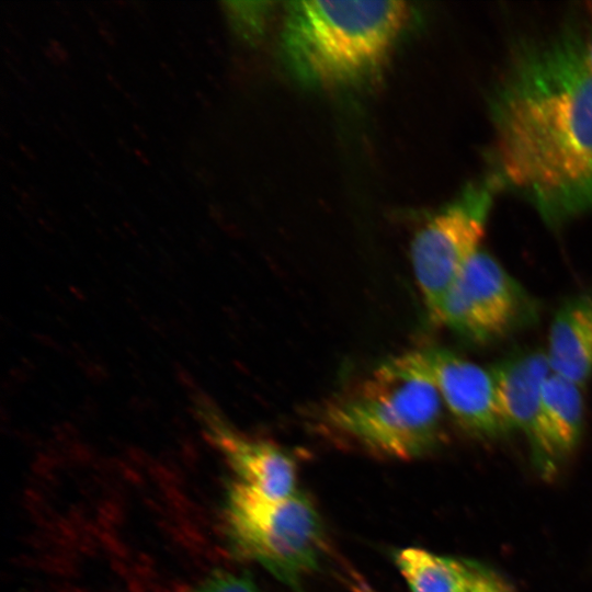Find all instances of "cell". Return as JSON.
<instances>
[{"mask_svg": "<svg viewBox=\"0 0 592 592\" xmlns=\"http://www.w3.org/2000/svg\"><path fill=\"white\" fill-rule=\"evenodd\" d=\"M491 369L511 428L522 431L537 453L554 458L542 412V385L550 373L545 353H515Z\"/></svg>", "mask_w": 592, "mask_h": 592, "instance_id": "obj_9", "label": "cell"}, {"mask_svg": "<svg viewBox=\"0 0 592 592\" xmlns=\"http://www.w3.org/2000/svg\"><path fill=\"white\" fill-rule=\"evenodd\" d=\"M207 437L220 451L242 482L272 499L295 493L296 468L292 457L271 442L235 430L209 403H197Z\"/></svg>", "mask_w": 592, "mask_h": 592, "instance_id": "obj_8", "label": "cell"}, {"mask_svg": "<svg viewBox=\"0 0 592 592\" xmlns=\"http://www.w3.org/2000/svg\"><path fill=\"white\" fill-rule=\"evenodd\" d=\"M134 153L135 156L137 157V159L144 164V166H149L150 164V160L149 158L147 157V155L140 150V149H135L134 150Z\"/></svg>", "mask_w": 592, "mask_h": 592, "instance_id": "obj_18", "label": "cell"}, {"mask_svg": "<svg viewBox=\"0 0 592 592\" xmlns=\"http://www.w3.org/2000/svg\"><path fill=\"white\" fill-rule=\"evenodd\" d=\"M590 10L592 11V2L590 3Z\"/></svg>", "mask_w": 592, "mask_h": 592, "instance_id": "obj_23", "label": "cell"}, {"mask_svg": "<svg viewBox=\"0 0 592 592\" xmlns=\"http://www.w3.org/2000/svg\"><path fill=\"white\" fill-rule=\"evenodd\" d=\"M271 2H228L227 11L236 31L248 41L259 37L266 24Z\"/></svg>", "mask_w": 592, "mask_h": 592, "instance_id": "obj_13", "label": "cell"}, {"mask_svg": "<svg viewBox=\"0 0 592 592\" xmlns=\"http://www.w3.org/2000/svg\"><path fill=\"white\" fill-rule=\"evenodd\" d=\"M133 128L139 137H141L143 139H147V135L141 127H139L137 124H133Z\"/></svg>", "mask_w": 592, "mask_h": 592, "instance_id": "obj_21", "label": "cell"}, {"mask_svg": "<svg viewBox=\"0 0 592 592\" xmlns=\"http://www.w3.org/2000/svg\"><path fill=\"white\" fill-rule=\"evenodd\" d=\"M501 187L493 173L469 183L415 234L411 263L433 321L448 289L480 250L494 197Z\"/></svg>", "mask_w": 592, "mask_h": 592, "instance_id": "obj_5", "label": "cell"}, {"mask_svg": "<svg viewBox=\"0 0 592 592\" xmlns=\"http://www.w3.org/2000/svg\"><path fill=\"white\" fill-rule=\"evenodd\" d=\"M544 353L551 373L585 386L592 376V292L572 296L557 309Z\"/></svg>", "mask_w": 592, "mask_h": 592, "instance_id": "obj_10", "label": "cell"}, {"mask_svg": "<svg viewBox=\"0 0 592 592\" xmlns=\"http://www.w3.org/2000/svg\"><path fill=\"white\" fill-rule=\"evenodd\" d=\"M493 173L553 227L592 213V70L572 31L517 47L490 99Z\"/></svg>", "mask_w": 592, "mask_h": 592, "instance_id": "obj_1", "label": "cell"}, {"mask_svg": "<svg viewBox=\"0 0 592 592\" xmlns=\"http://www.w3.org/2000/svg\"><path fill=\"white\" fill-rule=\"evenodd\" d=\"M443 408L428 376L392 358L358 386L325 403L318 421L367 451L412 459L439 444Z\"/></svg>", "mask_w": 592, "mask_h": 592, "instance_id": "obj_3", "label": "cell"}, {"mask_svg": "<svg viewBox=\"0 0 592 592\" xmlns=\"http://www.w3.org/2000/svg\"><path fill=\"white\" fill-rule=\"evenodd\" d=\"M409 16L403 1H291L283 54L308 84L356 82L380 69Z\"/></svg>", "mask_w": 592, "mask_h": 592, "instance_id": "obj_2", "label": "cell"}, {"mask_svg": "<svg viewBox=\"0 0 592 592\" xmlns=\"http://www.w3.org/2000/svg\"><path fill=\"white\" fill-rule=\"evenodd\" d=\"M396 563L412 592H468L475 571L421 548H406Z\"/></svg>", "mask_w": 592, "mask_h": 592, "instance_id": "obj_12", "label": "cell"}, {"mask_svg": "<svg viewBox=\"0 0 592 592\" xmlns=\"http://www.w3.org/2000/svg\"><path fill=\"white\" fill-rule=\"evenodd\" d=\"M468 592H512L509 585L492 573L475 571Z\"/></svg>", "mask_w": 592, "mask_h": 592, "instance_id": "obj_15", "label": "cell"}, {"mask_svg": "<svg viewBox=\"0 0 592 592\" xmlns=\"http://www.w3.org/2000/svg\"><path fill=\"white\" fill-rule=\"evenodd\" d=\"M19 146H20V150L22 151V153L26 156L27 159L30 160L35 159V153L27 146L23 144H20Z\"/></svg>", "mask_w": 592, "mask_h": 592, "instance_id": "obj_20", "label": "cell"}, {"mask_svg": "<svg viewBox=\"0 0 592 592\" xmlns=\"http://www.w3.org/2000/svg\"><path fill=\"white\" fill-rule=\"evenodd\" d=\"M535 316V303L525 289L480 249L448 289L435 322L482 343L508 335Z\"/></svg>", "mask_w": 592, "mask_h": 592, "instance_id": "obj_6", "label": "cell"}, {"mask_svg": "<svg viewBox=\"0 0 592 592\" xmlns=\"http://www.w3.org/2000/svg\"><path fill=\"white\" fill-rule=\"evenodd\" d=\"M193 592H259L246 574L237 576L226 571L212 573Z\"/></svg>", "mask_w": 592, "mask_h": 592, "instance_id": "obj_14", "label": "cell"}, {"mask_svg": "<svg viewBox=\"0 0 592 592\" xmlns=\"http://www.w3.org/2000/svg\"><path fill=\"white\" fill-rule=\"evenodd\" d=\"M395 360L432 380L444 407L464 430L493 436L512 429L491 368L442 348L412 351Z\"/></svg>", "mask_w": 592, "mask_h": 592, "instance_id": "obj_7", "label": "cell"}, {"mask_svg": "<svg viewBox=\"0 0 592 592\" xmlns=\"http://www.w3.org/2000/svg\"><path fill=\"white\" fill-rule=\"evenodd\" d=\"M582 53L587 64L592 70V31L585 36H581Z\"/></svg>", "mask_w": 592, "mask_h": 592, "instance_id": "obj_17", "label": "cell"}, {"mask_svg": "<svg viewBox=\"0 0 592 592\" xmlns=\"http://www.w3.org/2000/svg\"><path fill=\"white\" fill-rule=\"evenodd\" d=\"M46 55L53 61H67L68 53L57 41L53 39L49 43V48L46 50Z\"/></svg>", "mask_w": 592, "mask_h": 592, "instance_id": "obj_16", "label": "cell"}, {"mask_svg": "<svg viewBox=\"0 0 592 592\" xmlns=\"http://www.w3.org/2000/svg\"><path fill=\"white\" fill-rule=\"evenodd\" d=\"M226 512L230 537L243 556L281 579L315 569L323 534L318 513L304 494L272 499L238 481L228 491Z\"/></svg>", "mask_w": 592, "mask_h": 592, "instance_id": "obj_4", "label": "cell"}, {"mask_svg": "<svg viewBox=\"0 0 592 592\" xmlns=\"http://www.w3.org/2000/svg\"><path fill=\"white\" fill-rule=\"evenodd\" d=\"M107 77V80L114 86V88L116 89H119V83L115 80V78L113 76H111L110 73L106 75Z\"/></svg>", "mask_w": 592, "mask_h": 592, "instance_id": "obj_22", "label": "cell"}, {"mask_svg": "<svg viewBox=\"0 0 592 592\" xmlns=\"http://www.w3.org/2000/svg\"><path fill=\"white\" fill-rule=\"evenodd\" d=\"M542 412L555 456L572 451L584 422L582 387L550 372L542 385Z\"/></svg>", "mask_w": 592, "mask_h": 592, "instance_id": "obj_11", "label": "cell"}, {"mask_svg": "<svg viewBox=\"0 0 592 592\" xmlns=\"http://www.w3.org/2000/svg\"><path fill=\"white\" fill-rule=\"evenodd\" d=\"M99 32H100L101 36H102L107 43H110L111 45H113V43H115L113 35H111V33H110L107 30L100 27V29H99Z\"/></svg>", "mask_w": 592, "mask_h": 592, "instance_id": "obj_19", "label": "cell"}]
</instances>
